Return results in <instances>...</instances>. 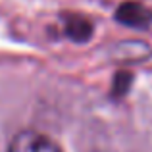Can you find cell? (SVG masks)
I'll use <instances>...</instances> for the list:
<instances>
[{"label": "cell", "mask_w": 152, "mask_h": 152, "mask_svg": "<svg viewBox=\"0 0 152 152\" xmlns=\"http://www.w3.org/2000/svg\"><path fill=\"white\" fill-rule=\"evenodd\" d=\"M8 152H62V150L46 135L33 129H25V131H19L12 139Z\"/></svg>", "instance_id": "obj_1"}, {"label": "cell", "mask_w": 152, "mask_h": 152, "mask_svg": "<svg viewBox=\"0 0 152 152\" xmlns=\"http://www.w3.org/2000/svg\"><path fill=\"white\" fill-rule=\"evenodd\" d=\"M115 21H119L121 25L131 27V29L145 31L152 25V10L148 6H145L142 2H123L115 10Z\"/></svg>", "instance_id": "obj_2"}, {"label": "cell", "mask_w": 152, "mask_h": 152, "mask_svg": "<svg viewBox=\"0 0 152 152\" xmlns=\"http://www.w3.org/2000/svg\"><path fill=\"white\" fill-rule=\"evenodd\" d=\"M62 21H64V33H66V37L69 41L83 45V42H89L93 39L94 27H93V21L87 15L66 14L62 15Z\"/></svg>", "instance_id": "obj_3"}, {"label": "cell", "mask_w": 152, "mask_h": 152, "mask_svg": "<svg viewBox=\"0 0 152 152\" xmlns=\"http://www.w3.org/2000/svg\"><path fill=\"white\" fill-rule=\"evenodd\" d=\"M115 54L121 62H142L152 54V50L146 42L127 41V42H119V46L115 48Z\"/></svg>", "instance_id": "obj_4"}, {"label": "cell", "mask_w": 152, "mask_h": 152, "mask_svg": "<svg viewBox=\"0 0 152 152\" xmlns=\"http://www.w3.org/2000/svg\"><path fill=\"white\" fill-rule=\"evenodd\" d=\"M131 83H133V75L129 71H118L112 83V96L114 98H121L129 93Z\"/></svg>", "instance_id": "obj_5"}]
</instances>
